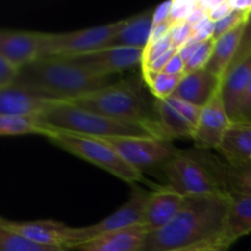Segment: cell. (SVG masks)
Wrapping results in <instances>:
<instances>
[{"mask_svg": "<svg viewBox=\"0 0 251 251\" xmlns=\"http://www.w3.org/2000/svg\"><path fill=\"white\" fill-rule=\"evenodd\" d=\"M154 112L166 139H193L201 107L172 96L167 100H157Z\"/></svg>", "mask_w": 251, "mask_h": 251, "instance_id": "cell-10", "label": "cell"}, {"mask_svg": "<svg viewBox=\"0 0 251 251\" xmlns=\"http://www.w3.org/2000/svg\"><path fill=\"white\" fill-rule=\"evenodd\" d=\"M162 168L169 185L184 196L226 193L201 153L178 151Z\"/></svg>", "mask_w": 251, "mask_h": 251, "instance_id": "cell-6", "label": "cell"}, {"mask_svg": "<svg viewBox=\"0 0 251 251\" xmlns=\"http://www.w3.org/2000/svg\"><path fill=\"white\" fill-rule=\"evenodd\" d=\"M201 43H202V42L196 41L195 38L191 37V38L189 39V41L186 42L181 48L178 49V54L181 56V59L185 61V64L188 63V61L191 59V56L196 53V50H198L199 47L201 46Z\"/></svg>", "mask_w": 251, "mask_h": 251, "instance_id": "cell-40", "label": "cell"}, {"mask_svg": "<svg viewBox=\"0 0 251 251\" xmlns=\"http://www.w3.org/2000/svg\"><path fill=\"white\" fill-rule=\"evenodd\" d=\"M244 22L238 27H235L234 29L228 32V33L223 34L218 39H215L212 55H211L210 61H208L205 69H207L210 73L217 75L218 77H225L226 73L228 71L235 54H237L240 38H242Z\"/></svg>", "mask_w": 251, "mask_h": 251, "instance_id": "cell-24", "label": "cell"}, {"mask_svg": "<svg viewBox=\"0 0 251 251\" xmlns=\"http://www.w3.org/2000/svg\"><path fill=\"white\" fill-rule=\"evenodd\" d=\"M58 100H48L24 88L11 86L0 90V115L38 117Z\"/></svg>", "mask_w": 251, "mask_h": 251, "instance_id": "cell-18", "label": "cell"}, {"mask_svg": "<svg viewBox=\"0 0 251 251\" xmlns=\"http://www.w3.org/2000/svg\"><path fill=\"white\" fill-rule=\"evenodd\" d=\"M114 82L113 76L97 75L64 56H42L20 70L14 86L48 100L71 102Z\"/></svg>", "mask_w": 251, "mask_h": 251, "instance_id": "cell-2", "label": "cell"}, {"mask_svg": "<svg viewBox=\"0 0 251 251\" xmlns=\"http://www.w3.org/2000/svg\"><path fill=\"white\" fill-rule=\"evenodd\" d=\"M149 196L150 193L139 186H134L129 200L114 212L110 213L109 216L91 226L78 228L74 227L70 249H77L81 245L93 239H97L102 235L120 232V230L134 227V226L141 225L145 206H146Z\"/></svg>", "mask_w": 251, "mask_h": 251, "instance_id": "cell-8", "label": "cell"}, {"mask_svg": "<svg viewBox=\"0 0 251 251\" xmlns=\"http://www.w3.org/2000/svg\"><path fill=\"white\" fill-rule=\"evenodd\" d=\"M251 233V195L229 194L223 242L228 248Z\"/></svg>", "mask_w": 251, "mask_h": 251, "instance_id": "cell-20", "label": "cell"}, {"mask_svg": "<svg viewBox=\"0 0 251 251\" xmlns=\"http://www.w3.org/2000/svg\"><path fill=\"white\" fill-rule=\"evenodd\" d=\"M172 5H173V0H168V1L162 2V4L158 5V6L154 7L153 9V26H156V25L162 24V22L169 20V16H171Z\"/></svg>", "mask_w": 251, "mask_h": 251, "instance_id": "cell-37", "label": "cell"}, {"mask_svg": "<svg viewBox=\"0 0 251 251\" xmlns=\"http://www.w3.org/2000/svg\"><path fill=\"white\" fill-rule=\"evenodd\" d=\"M203 251H227L226 249H207V250H203Z\"/></svg>", "mask_w": 251, "mask_h": 251, "instance_id": "cell-45", "label": "cell"}, {"mask_svg": "<svg viewBox=\"0 0 251 251\" xmlns=\"http://www.w3.org/2000/svg\"><path fill=\"white\" fill-rule=\"evenodd\" d=\"M196 6H198V1L196 0H173L169 20L173 21L174 24L186 21L189 15L193 12V10Z\"/></svg>", "mask_w": 251, "mask_h": 251, "instance_id": "cell-32", "label": "cell"}, {"mask_svg": "<svg viewBox=\"0 0 251 251\" xmlns=\"http://www.w3.org/2000/svg\"><path fill=\"white\" fill-rule=\"evenodd\" d=\"M230 124L232 122L226 112L221 92H217L207 104L201 108L198 126L193 136L196 147L218 150Z\"/></svg>", "mask_w": 251, "mask_h": 251, "instance_id": "cell-13", "label": "cell"}, {"mask_svg": "<svg viewBox=\"0 0 251 251\" xmlns=\"http://www.w3.org/2000/svg\"><path fill=\"white\" fill-rule=\"evenodd\" d=\"M109 144L123 159L142 172L173 158L179 150L168 139L161 137H113L102 139Z\"/></svg>", "mask_w": 251, "mask_h": 251, "instance_id": "cell-9", "label": "cell"}, {"mask_svg": "<svg viewBox=\"0 0 251 251\" xmlns=\"http://www.w3.org/2000/svg\"><path fill=\"white\" fill-rule=\"evenodd\" d=\"M250 55H251V11L248 14L247 19H245L239 47H238L237 54H235L234 59H233V61H232V64H230L228 71L232 70L234 66H237L238 64L242 63V61H244L245 59L249 58Z\"/></svg>", "mask_w": 251, "mask_h": 251, "instance_id": "cell-29", "label": "cell"}, {"mask_svg": "<svg viewBox=\"0 0 251 251\" xmlns=\"http://www.w3.org/2000/svg\"><path fill=\"white\" fill-rule=\"evenodd\" d=\"M229 194L186 196L183 207L166 227L150 233L139 251H171L223 242Z\"/></svg>", "mask_w": 251, "mask_h": 251, "instance_id": "cell-1", "label": "cell"}, {"mask_svg": "<svg viewBox=\"0 0 251 251\" xmlns=\"http://www.w3.org/2000/svg\"><path fill=\"white\" fill-rule=\"evenodd\" d=\"M207 249H226L228 250L227 248H225L221 244H200V245H194V247L189 248H183V249H176V250H171V251H203Z\"/></svg>", "mask_w": 251, "mask_h": 251, "instance_id": "cell-44", "label": "cell"}, {"mask_svg": "<svg viewBox=\"0 0 251 251\" xmlns=\"http://www.w3.org/2000/svg\"><path fill=\"white\" fill-rule=\"evenodd\" d=\"M206 17H208L207 11H205V10L199 5V1H198V6L193 10V12H191L190 15H189V17L186 19V22H188L189 25H191V26H195L196 24L202 21V20L206 19Z\"/></svg>", "mask_w": 251, "mask_h": 251, "instance_id": "cell-42", "label": "cell"}, {"mask_svg": "<svg viewBox=\"0 0 251 251\" xmlns=\"http://www.w3.org/2000/svg\"><path fill=\"white\" fill-rule=\"evenodd\" d=\"M0 228L22 235L37 244L69 250L74 227L54 220L11 221L1 217Z\"/></svg>", "mask_w": 251, "mask_h": 251, "instance_id": "cell-12", "label": "cell"}, {"mask_svg": "<svg viewBox=\"0 0 251 251\" xmlns=\"http://www.w3.org/2000/svg\"><path fill=\"white\" fill-rule=\"evenodd\" d=\"M46 130L71 132L97 139L113 137H161L159 124L127 122L100 114L66 102H55L37 117Z\"/></svg>", "mask_w": 251, "mask_h": 251, "instance_id": "cell-3", "label": "cell"}, {"mask_svg": "<svg viewBox=\"0 0 251 251\" xmlns=\"http://www.w3.org/2000/svg\"><path fill=\"white\" fill-rule=\"evenodd\" d=\"M0 251H66L65 249L37 244L22 235L0 228Z\"/></svg>", "mask_w": 251, "mask_h": 251, "instance_id": "cell-27", "label": "cell"}, {"mask_svg": "<svg viewBox=\"0 0 251 251\" xmlns=\"http://www.w3.org/2000/svg\"><path fill=\"white\" fill-rule=\"evenodd\" d=\"M193 37V26L189 25L186 21L176 22L172 27L171 38L173 42L174 48L179 49Z\"/></svg>", "mask_w": 251, "mask_h": 251, "instance_id": "cell-34", "label": "cell"}, {"mask_svg": "<svg viewBox=\"0 0 251 251\" xmlns=\"http://www.w3.org/2000/svg\"><path fill=\"white\" fill-rule=\"evenodd\" d=\"M44 32L7 29L0 31V56L22 69L41 58Z\"/></svg>", "mask_w": 251, "mask_h": 251, "instance_id": "cell-14", "label": "cell"}, {"mask_svg": "<svg viewBox=\"0 0 251 251\" xmlns=\"http://www.w3.org/2000/svg\"><path fill=\"white\" fill-rule=\"evenodd\" d=\"M142 225L134 226L120 232L110 233L78 247L80 251H139L147 237Z\"/></svg>", "mask_w": 251, "mask_h": 251, "instance_id": "cell-21", "label": "cell"}, {"mask_svg": "<svg viewBox=\"0 0 251 251\" xmlns=\"http://www.w3.org/2000/svg\"><path fill=\"white\" fill-rule=\"evenodd\" d=\"M251 78V55L228 71L221 83V97L232 123H240V109Z\"/></svg>", "mask_w": 251, "mask_h": 251, "instance_id": "cell-16", "label": "cell"}, {"mask_svg": "<svg viewBox=\"0 0 251 251\" xmlns=\"http://www.w3.org/2000/svg\"><path fill=\"white\" fill-rule=\"evenodd\" d=\"M184 75H172V74H167L164 71L144 73L146 83L157 100H167V98L172 97Z\"/></svg>", "mask_w": 251, "mask_h": 251, "instance_id": "cell-26", "label": "cell"}, {"mask_svg": "<svg viewBox=\"0 0 251 251\" xmlns=\"http://www.w3.org/2000/svg\"><path fill=\"white\" fill-rule=\"evenodd\" d=\"M222 78L207 69L188 73L183 76L173 97L202 108L221 90Z\"/></svg>", "mask_w": 251, "mask_h": 251, "instance_id": "cell-17", "label": "cell"}, {"mask_svg": "<svg viewBox=\"0 0 251 251\" xmlns=\"http://www.w3.org/2000/svg\"><path fill=\"white\" fill-rule=\"evenodd\" d=\"M232 10L249 14L251 11V0H229Z\"/></svg>", "mask_w": 251, "mask_h": 251, "instance_id": "cell-43", "label": "cell"}, {"mask_svg": "<svg viewBox=\"0 0 251 251\" xmlns=\"http://www.w3.org/2000/svg\"><path fill=\"white\" fill-rule=\"evenodd\" d=\"M213 47H215V39L213 38L202 42L198 50H196V53L185 64V74L193 73V71L200 70V69H205L208 61H210L211 55H212Z\"/></svg>", "mask_w": 251, "mask_h": 251, "instance_id": "cell-28", "label": "cell"}, {"mask_svg": "<svg viewBox=\"0 0 251 251\" xmlns=\"http://www.w3.org/2000/svg\"><path fill=\"white\" fill-rule=\"evenodd\" d=\"M153 28V10H145L127 19L124 28L114 36L107 47H130L144 49Z\"/></svg>", "mask_w": 251, "mask_h": 251, "instance_id": "cell-22", "label": "cell"}, {"mask_svg": "<svg viewBox=\"0 0 251 251\" xmlns=\"http://www.w3.org/2000/svg\"><path fill=\"white\" fill-rule=\"evenodd\" d=\"M232 6L229 4V0H221L220 4L216 7H213L210 12H208V17H210L211 21L217 22L220 20L225 19L227 15H229L232 12Z\"/></svg>", "mask_w": 251, "mask_h": 251, "instance_id": "cell-39", "label": "cell"}, {"mask_svg": "<svg viewBox=\"0 0 251 251\" xmlns=\"http://www.w3.org/2000/svg\"><path fill=\"white\" fill-rule=\"evenodd\" d=\"M218 152L228 163L251 159V124L232 123L223 136Z\"/></svg>", "mask_w": 251, "mask_h": 251, "instance_id": "cell-23", "label": "cell"}, {"mask_svg": "<svg viewBox=\"0 0 251 251\" xmlns=\"http://www.w3.org/2000/svg\"><path fill=\"white\" fill-rule=\"evenodd\" d=\"M21 69L0 56V90L15 85Z\"/></svg>", "mask_w": 251, "mask_h": 251, "instance_id": "cell-33", "label": "cell"}, {"mask_svg": "<svg viewBox=\"0 0 251 251\" xmlns=\"http://www.w3.org/2000/svg\"><path fill=\"white\" fill-rule=\"evenodd\" d=\"M163 71L167 74H172V75H184L185 74V61L181 59L178 51L172 56Z\"/></svg>", "mask_w": 251, "mask_h": 251, "instance_id": "cell-38", "label": "cell"}, {"mask_svg": "<svg viewBox=\"0 0 251 251\" xmlns=\"http://www.w3.org/2000/svg\"><path fill=\"white\" fill-rule=\"evenodd\" d=\"M44 137L59 149L83 159L107 173L129 184L144 181L142 172L127 163L123 157L102 139L47 130Z\"/></svg>", "mask_w": 251, "mask_h": 251, "instance_id": "cell-5", "label": "cell"}, {"mask_svg": "<svg viewBox=\"0 0 251 251\" xmlns=\"http://www.w3.org/2000/svg\"><path fill=\"white\" fill-rule=\"evenodd\" d=\"M173 26H174V22L171 21V20H167V21L162 22V24H158L156 25V26H153V28H152V32H151V36H150L149 44L154 43V42L159 41V39H162L163 37L168 36V34L171 33L172 27ZM149 44H147V46H149Z\"/></svg>", "mask_w": 251, "mask_h": 251, "instance_id": "cell-36", "label": "cell"}, {"mask_svg": "<svg viewBox=\"0 0 251 251\" xmlns=\"http://www.w3.org/2000/svg\"><path fill=\"white\" fill-rule=\"evenodd\" d=\"M185 198L171 185L161 186L150 193L141 223L147 233L157 232L172 222L183 207Z\"/></svg>", "mask_w": 251, "mask_h": 251, "instance_id": "cell-15", "label": "cell"}, {"mask_svg": "<svg viewBox=\"0 0 251 251\" xmlns=\"http://www.w3.org/2000/svg\"><path fill=\"white\" fill-rule=\"evenodd\" d=\"M74 105L127 122L158 124L139 86L132 81H115L112 85L74 100Z\"/></svg>", "mask_w": 251, "mask_h": 251, "instance_id": "cell-4", "label": "cell"}, {"mask_svg": "<svg viewBox=\"0 0 251 251\" xmlns=\"http://www.w3.org/2000/svg\"><path fill=\"white\" fill-rule=\"evenodd\" d=\"M46 135L47 130L39 124L37 117L24 115H0V135L21 136V135Z\"/></svg>", "mask_w": 251, "mask_h": 251, "instance_id": "cell-25", "label": "cell"}, {"mask_svg": "<svg viewBox=\"0 0 251 251\" xmlns=\"http://www.w3.org/2000/svg\"><path fill=\"white\" fill-rule=\"evenodd\" d=\"M247 16L248 14L233 10L225 19L220 20L217 22H213V39H218L223 34L228 33L229 31L234 29L235 27L242 25L245 21V19H247Z\"/></svg>", "mask_w": 251, "mask_h": 251, "instance_id": "cell-30", "label": "cell"}, {"mask_svg": "<svg viewBox=\"0 0 251 251\" xmlns=\"http://www.w3.org/2000/svg\"><path fill=\"white\" fill-rule=\"evenodd\" d=\"M240 123L251 124V78L245 92L244 100H243L242 109H240Z\"/></svg>", "mask_w": 251, "mask_h": 251, "instance_id": "cell-41", "label": "cell"}, {"mask_svg": "<svg viewBox=\"0 0 251 251\" xmlns=\"http://www.w3.org/2000/svg\"><path fill=\"white\" fill-rule=\"evenodd\" d=\"M127 19L73 32L47 33L42 42V56H73L104 48L126 25Z\"/></svg>", "mask_w": 251, "mask_h": 251, "instance_id": "cell-7", "label": "cell"}, {"mask_svg": "<svg viewBox=\"0 0 251 251\" xmlns=\"http://www.w3.org/2000/svg\"><path fill=\"white\" fill-rule=\"evenodd\" d=\"M193 38L199 42H206L213 38V21H211L210 17H206L193 26Z\"/></svg>", "mask_w": 251, "mask_h": 251, "instance_id": "cell-35", "label": "cell"}, {"mask_svg": "<svg viewBox=\"0 0 251 251\" xmlns=\"http://www.w3.org/2000/svg\"><path fill=\"white\" fill-rule=\"evenodd\" d=\"M227 194L251 195V159L223 164L211 154L201 153Z\"/></svg>", "mask_w": 251, "mask_h": 251, "instance_id": "cell-19", "label": "cell"}, {"mask_svg": "<svg viewBox=\"0 0 251 251\" xmlns=\"http://www.w3.org/2000/svg\"><path fill=\"white\" fill-rule=\"evenodd\" d=\"M144 51V49L130 47H104L88 53L64 58H68L73 63L97 75L113 76L115 73L142 64Z\"/></svg>", "mask_w": 251, "mask_h": 251, "instance_id": "cell-11", "label": "cell"}, {"mask_svg": "<svg viewBox=\"0 0 251 251\" xmlns=\"http://www.w3.org/2000/svg\"><path fill=\"white\" fill-rule=\"evenodd\" d=\"M173 42H172L171 33L168 36L163 37L159 41L154 42V43L149 44V46L145 48L144 51V60H142V68H145L146 65H149L150 63H152L153 60H156L157 58H159L161 55L166 54L167 51H169L171 49H173Z\"/></svg>", "mask_w": 251, "mask_h": 251, "instance_id": "cell-31", "label": "cell"}]
</instances>
